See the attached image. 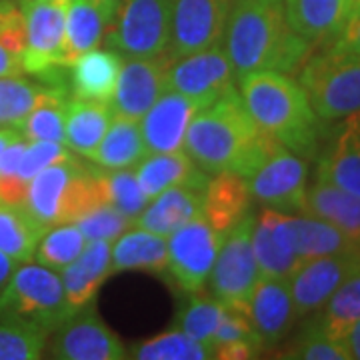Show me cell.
<instances>
[{
	"label": "cell",
	"mask_w": 360,
	"mask_h": 360,
	"mask_svg": "<svg viewBox=\"0 0 360 360\" xmlns=\"http://www.w3.org/2000/svg\"><path fill=\"white\" fill-rule=\"evenodd\" d=\"M68 156H72L70 148L66 144H60V142L26 141L25 153H22L20 162H18V176L22 182L28 184L40 170H44L51 165H56Z\"/></svg>",
	"instance_id": "bcb514c9"
},
{
	"label": "cell",
	"mask_w": 360,
	"mask_h": 360,
	"mask_svg": "<svg viewBox=\"0 0 360 360\" xmlns=\"http://www.w3.org/2000/svg\"><path fill=\"white\" fill-rule=\"evenodd\" d=\"M0 314L37 324L52 335L72 310L56 270L39 262H22L0 292Z\"/></svg>",
	"instance_id": "8992f818"
},
{
	"label": "cell",
	"mask_w": 360,
	"mask_h": 360,
	"mask_svg": "<svg viewBox=\"0 0 360 360\" xmlns=\"http://www.w3.org/2000/svg\"><path fill=\"white\" fill-rule=\"evenodd\" d=\"M167 54L150 58H129L122 63V70L110 98V108L118 116L141 120L148 108L167 90V72L170 66Z\"/></svg>",
	"instance_id": "e0dca14e"
},
{
	"label": "cell",
	"mask_w": 360,
	"mask_h": 360,
	"mask_svg": "<svg viewBox=\"0 0 360 360\" xmlns=\"http://www.w3.org/2000/svg\"><path fill=\"white\" fill-rule=\"evenodd\" d=\"M18 264L14 262L13 258L6 257L2 250H0V292H2V288L6 286V283H8V278L13 276L14 269H16Z\"/></svg>",
	"instance_id": "816d5d0a"
},
{
	"label": "cell",
	"mask_w": 360,
	"mask_h": 360,
	"mask_svg": "<svg viewBox=\"0 0 360 360\" xmlns=\"http://www.w3.org/2000/svg\"><path fill=\"white\" fill-rule=\"evenodd\" d=\"M26 148V139L18 134L0 158V202L25 205L28 184L18 176V162Z\"/></svg>",
	"instance_id": "f6af8a7d"
},
{
	"label": "cell",
	"mask_w": 360,
	"mask_h": 360,
	"mask_svg": "<svg viewBox=\"0 0 360 360\" xmlns=\"http://www.w3.org/2000/svg\"><path fill=\"white\" fill-rule=\"evenodd\" d=\"M86 240H116L122 232L132 226V220L124 217L118 208L106 202L90 208L75 222Z\"/></svg>",
	"instance_id": "ee69618b"
},
{
	"label": "cell",
	"mask_w": 360,
	"mask_h": 360,
	"mask_svg": "<svg viewBox=\"0 0 360 360\" xmlns=\"http://www.w3.org/2000/svg\"><path fill=\"white\" fill-rule=\"evenodd\" d=\"M172 0H122L106 46L127 58L160 56L170 44Z\"/></svg>",
	"instance_id": "52a82bcc"
},
{
	"label": "cell",
	"mask_w": 360,
	"mask_h": 360,
	"mask_svg": "<svg viewBox=\"0 0 360 360\" xmlns=\"http://www.w3.org/2000/svg\"><path fill=\"white\" fill-rule=\"evenodd\" d=\"M110 18L98 0H70L65 26V63L70 66L80 54L96 49L110 28Z\"/></svg>",
	"instance_id": "f1b7e54d"
},
{
	"label": "cell",
	"mask_w": 360,
	"mask_h": 360,
	"mask_svg": "<svg viewBox=\"0 0 360 360\" xmlns=\"http://www.w3.org/2000/svg\"><path fill=\"white\" fill-rule=\"evenodd\" d=\"M146 155H148V148L142 136L141 120L115 115L90 162L103 168H110V170L132 168Z\"/></svg>",
	"instance_id": "4dcf8cb0"
},
{
	"label": "cell",
	"mask_w": 360,
	"mask_h": 360,
	"mask_svg": "<svg viewBox=\"0 0 360 360\" xmlns=\"http://www.w3.org/2000/svg\"><path fill=\"white\" fill-rule=\"evenodd\" d=\"M25 16L22 66L28 75L51 77L65 68V26L70 0H18ZM68 68V66H66Z\"/></svg>",
	"instance_id": "9c48e42d"
},
{
	"label": "cell",
	"mask_w": 360,
	"mask_h": 360,
	"mask_svg": "<svg viewBox=\"0 0 360 360\" xmlns=\"http://www.w3.org/2000/svg\"><path fill=\"white\" fill-rule=\"evenodd\" d=\"M58 86L65 84L32 82L20 75L0 77V127H18Z\"/></svg>",
	"instance_id": "836d02e7"
},
{
	"label": "cell",
	"mask_w": 360,
	"mask_h": 360,
	"mask_svg": "<svg viewBox=\"0 0 360 360\" xmlns=\"http://www.w3.org/2000/svg\"><path fill=\"white\" fill-rule=\"evenodd\" d=\"M319 321L338 340L352 322L360 321V270L336 288L335 295L322 307Z\"/></svg>",
	"instance_id": "60d3db41"
},
{
	"label": "cell",
	"mask_w": 360,
	"mask_h": 360,
	"mask_svg": "<svg viewBox=\"0 0 360 360\" xmlns=\"http://www.w3.org/2000/svg\"><path fill=\"white\" fill-rule=\"evenodd\" d=\"M288 219V212L266 206L260 210L258 217H255L252 248L262 276L290 278L295 270L302 264L292 248Z\"/></svg>",
	"instance_id": "ffe728a7"
},
{
	"label": "cell",
	"mask_w": 360,
	"mask_h": 360,
	"mask_svg": "<svg viewBox=\"0 0 360 360\" xmlns=\"http://www.w3.org/2000/svg\"><path fill=\"white\" fill-rule=\"evenodd\" d=\"M281 356L295 360H350L347 347L330 335L321 321L310 322Z\"/></svg>",
	"instance_id": "b9f144b4"
},
{
	"label": "cell",
	"mask_w": 360,
	"mask_h": 360,
	"mask_svg": "<svg viewBox=\"0 0 360 360\" xmlns=\"http://www.w3.org/2000/svg\"><path fill=\"white\" fill-rule=\"evenodd\" d=\"M236 80L246 110L260 129L304 160L316 158L324 120L298 80L276 70H252Z\"/></svg>",
	"instance_id": "3957f363"
},
{
	"label": "cell",
	"mask_w": 360,
	"mask_h": 360,
	"mask_svg": "<svg viewBox=\"0 0 360 360\" xmlns=\"http://www.w3.org/2000/svg\"><path fill=\"white\" fill-rule=\"evenodd\" d=\"M316 219L326 220L350 240L360 246V196L335 186L330 182L316 180L307 191L304 212Z\"/></svg>",
	"instance_id": "83f0119b"
},
{
	"label": "cell",
	"mask_w": 360,
	"mask_h": 360,
	"mask_svg": "<svg viewBox=\"0 0 360 360\" xmlns=\"http://www.w3.org/2000/svg\"><path fill=\"white\" fill-rule=\"evenodd\" d=\"M98 2L103 4V8L106 11V14H108L110 22H115L116 13H118V6H120V2H122V0H98Z\"/></svg>",
	"instance_id": "db71d44e"
},
{
	"label": "cell",
	"mask_w": 360,
	"mask_h": 360,
	"mask_svg": "<svg viewBox=\"0 0 360 360\" xmlns=\"http://www.w3.org/2000/svg\"><path fill=\"white\" fill-rule=\"evenodd\" d=\"M232 0H172L170 44L165 52L174 63L193 52L224 44Z\"/></svg>",
	"instance_id": "7c38bea8"
},
{
	"label": "cell",
	"mask_w": 360,
	"mask_h": 360,
	"mask_svg": "<svg viewBox=\"0 0 360 360\" xmlns=\"http://www.w3.org/2000/svg\"><path fill=\"white\" fill-rule=\"evenodd\" d=\"M336 122L316 155V180L360 196V110Z\"/></svg>",
	"instance_id": "ac0fdd59"
},
{
	"label": "cell",
	"mask_w": 360,
	"mask_h": 360,
	"mask_svg": "<svg viewBox=\"0 0 360 360\" xmlns=\"http://www.w3.org/2000/svg\"><path fill=\"white\" fill-rule=\"evenodd\" d=\"M246 184L250 198L262 206L288 214H302L309 191V165L302 156L281 144L250 176H246Z\"/></svg>",
	"instance_id": "30bf717a"
},
{
	"label": "cell",
	"mask_w": 360,
	"mask_h": 360,
	"mask_svg": "<svg viewBox=\"0 0 360 360\" xmlns=\"http://www.w3.org/2000/svg\"><path fill=\"white\" fill-rule=\"evenodd\" d=\"M167 240L170 278L182 292H200L219 257L224 234L214 231L205 217H196L176 229Z\"/></svg>",
	"instance_id": "8fae6325"
},
{
	"label": "cell",
	"mask_w": 360,
	"mask_h": 360,
	"mask_svg": "<svg viewBox=\"0 0 360 360\" xmlns=\"http://www.w3.org/2000/svg\"><path fill=\"white\" fill-rule=\"evenodd\" d=\"M202 198H205V186L168 188L155 196L132 224L168 238L188 220L202 217Z\"/></svg>",
	"instance_id": "603a6c76"
},
{
	"label": "cell",
	"mask_w": 360,
	"mask_h": 360,
	"mask_svg": "<svg viewBox=\"0 0 360 360\" xmlns=\"http://www.w3.org/2000/svg\"><path fill=\"white\" fill-rule=\"evenodd\" d=\"M290 28L312 49L328 46L347 25L354 0H283Z\"/></svg>",
	"instance_id": "44dd1931"
},
{
	"label": "cell",
	"mask_w": 360,
	"mask_h": 360,
	"mask_svg": "<svg viewBox=\"0 0 360 360\" xmlns=\"http://www.w3.org/2000/svg\"><path fill=\"white\" fill-rule=\"evenodd\" d=\"M312 108L324 122H336L360 110V54L321 46L298 70Z\"/></svg>",
	"instance_id": "5b68a950"
},
{
	"label": "cell",
	"mask_w": 360,
	"mask_h": 360,
	"mask_svg": "<svg viewBox=\"0 0 360 360\" xmlns=\"http://www.w3.org/2000/svg\"><path fill=\"white\" fill-rule=\"evenodd\" d=\"M260 350L262 347L257 342H232V345L217 347L212 352H214V359L220 360H246L257 359Z\"/></svg>",
	"instance_id": "681fc988"
},
{
	"label": "cell",
	"mask_w": 360,
	"mask_h": 360,
	"mask_svg": "<svg viewBox=\"0 0 360 360\" xmlns=\"http://www.w3.org/2000/svg\"><path fill=\"white\" fill-rule=\"evenodd\" d=\"M236 72L224 44L193 52L170 63L167 90H176L193 98L217 101L222 92L234 86Z\"/></svg>",
	"instance_id": "9a60e30c"
},
{
	"label": "cell",
	"mask_w": 360,
	"mask_h": 360,
	"mask_svg": "<svg viewBox=\"0 0 360 360\" xmlns=\"http://www.w3.org/2000/svg\"><path fill=\"white\" fill-rule=\"evenodd\" d=\"M68 90L65 86L52 92L51 98L39 104L25 120L16 127L26 141H51L65 144V122Z\"/></svg>",
	"instance_id": "74e56055"
},
{
	"label": "cell",
	"mask_w": 360,
	"mask_h": 360,
	"mask_svg": "<svg viewBox=\"0 0 360 360\" xmlns=\"http://www.w3.org/2000/svg\"><path fill=\"white\" fill-rule=\"evenodd\" d=\"M112 116L115 112L108 103L70 98L66 104L65 144L75 155L90 160L110 127Z\"/></svg>",
	"instance_id": "4316f807"
},
{
	"label": "cell",
	"mask_w": 360,
	"mask_h": 360,
	"mask_svg": "<svg viewBox=\"0 0 360 360\" xmlns=\"http://www.w3.org/2000/svg\"><path fill=\"white\" fill-rule=\"evenodd\" d=\"M328 46H335L340 51L359 52L360 54V0H354V6L350 11L347 25L342 26L340 34Z\"/></svg>",
	"instance_id": "c3c4849f"
},
{
	"label": "cell",
	"mask_w": 360,
	"mask_h": 360,
	"mask_svg": "<svg viewBox=\"0 0 360 360\" xmlns=\"http://www.w3.org/2000/svg\"><path fill=\"white\" fill-rule=\"evenodd\" d=\"M124 56L112 49H92L80 54L70 68V89L75 98L110 103L122 70Z\"/></svg>",
	"instance_id": "cb8c5ba5"
},
{
	"label": "cell",
	"mask_w": 360,
	"mask_h": 360,
	"mask_svg": "<svg viewBox=\"0 0 360 360\" xmlns=\"http://www.w3.org/2000/svg\"><path fill=\"white\" fill-rule=\"evenodd\" d=\"M290 238L292 248L300 262L310 258L328 257L359 248L354 240H350L342 231H338L326 220L310 217V214H290Z\"/></svg>",
	"instance_id": "1f68e13d"
},
{
	"label": "cell",
	"mask_w": 360,
	"mask_h": 360,
	"mask_svg": "<svg viewBox=\"0 0 360 360\" xmlns=\"http://www.w3.org/2000/svg\"><path fill=\"white\" fill-rule=\"evenodd\" d=\"M51 356L58 360H122L129 350L98 316L94 302L70 314L52 333Z\"/></svg>",
	"instance_id": "4fadbf2b"
},
{
	"label": "cell",
	"mask_w": 360,
	"mask_h": 360,
	"mask_svg": "<svg viewBox=\"0 0 360 360\" xmlns=\"http://www.w3.org/2000/svg\"><path fill=\"white\" fill-rule=\"evenodd\" d=\"M144 194L155 196L174 186H206V172L194 162L186 150L146 155L134 170Z\"/></svg>",
	"instance_id": "d4e9b609"
},
{
	"label": "cell",
	"mask_w": 360,
	"mask_h": 360,
	"mask_svg": "<svg viewBox=\"0 0 360 360\" xmlns=\"http://www.w3.org/2000/svg\"><path fill=\"white\" fill-rule=\"evenodd\" d=\"M51 333L37 324L0 314V360L42 359Z\"/></svg>",
	"instance_id": "e575fe53"
},
{
	"label": "cell",
	"mask_w": 360,
	"mask_h": 360,
	"mask_svg": "<svg viewBox=\"0 0 360 360\" xmlns=\"http://www.w3.org/2000/svg\"><path fill=\"white\" fill-rule=\"evenodd\" d=\"M340 342L347 347L350 360H360V321L352 322L347 330L340 335Z\"/></svg>",
	"instance_id": "f907efd6"
},
{
	"label": "cell",
	"mask_w": 360,
	"mask_h": 360,
	"mask_svg": "<svg viewBox=\"0 0 360 360\" xmlns=\"http://www.w3.org/2000/svg\"><path fill=\"white\" fill-rule=\"evenodd\" d=\"M84 245L86 238L75 222L54 224L42 234L34 258L42 266L58 272L80 255Z\"/></svg>",
	"instance_id": "f35d334b"
},
{
	"label": "cell",
	"mask_w": 360,
	"mask_h": 360,
	"mask_svg": "<svg viewBox=\"0 0 360 360\" xmlns=\"http://www.w3.org/2000/svg\"><path fill=\"white\" fill-rule=\"evenodd\" d=\"M103 170L106 188H108V202L134 222V219L150 202V198L142 191L134 170H129V168H115V170L103 168Z\"/></svg>",
	"instance_id": "7bdbcfd3"
},
{
	"label": "cell",
	"mask_w": 360,
	"mask_h": 360,
	"mask_svg": "<svg viewBox=\"0 0 360 360\" xmlns=\"http://www.w3.org/2000/svg\"><path fill=\"white\" fill-rule=\"evenodd\" d=\"M108 202L103 168H92L68 156L40 170L28 182L25 206L44 229L77 222L90 208Z\"/></svg>",
	"instance_id": "277c9868"
},
{
	"label": "cell",
	"mask_w": 360,
	"mask_h": 360,
	"mask_svg": "<svg viewBox=\"0 0 360 360\" xmlns=\"http://www.w3.org/2000/svg\"><path fill=\"white\" fill-rule=\"evenodd\" d=\"M246 314L258 340L262 342V348L276 347L284 340L296 321L295 300L288 278L260 276L248 300Z\"/></svg>",
	"instance_id": "d6986e66"
},
{
	"label": "cell",
	"mask_w": 360,
	"mask_h": 360,
	"mask_svg": "<svg viewBox=\"0 0 360 360\" xmlns=\"http://www.w3.org/2000/svg\"><path fill=\"white\" fill-rule=\"evenodd\" d=\"M25 16L18 0H0V77L25 72Z\"/></svg>",
	"instance_id": "8d00e7d4"
},
{
	"label": "cell",
	"mask_w": 360,
	"mask_h": 360,
	"mask_svg": "<svg viewBox=\"0 0 360 360\" xmlns=\"http://www.w3.org/2000/svg\"><path fill=\"white\" fill-rule=\"evenodd\" d=\"M224 46L236 78L252 70L298 75L314 51L290 28L283 0H232Z\"/></svg>",
	"instance_id": "7a4b0ae2"
},
{
	"label": "cell",
	"mask_w": 360,
	"mask_h": 360,
	"mask_svg": "<svg viewBox=\"0 0 360 360\" xmlns=\"http://www.w3.org/2000/svg\"><path fill=\"white\" fill-rule=\"evenodd\" d=\"M110 240H86L72 262L58 270L60 281L65 286V296L72 314L94 302V296L110 272Z\"/></svg>",
	"instance_id": "7402d4cb"
},
{
	"label": "cell",
	"mask_w": 360,
	"mask_h": 360,
	"mask_svg": "<svg viewBox=\"0 0 360 360\" xmlns=\"http://www.w3.org/2000/svg\"><path fill=\"white\" fill-rule=\"evenodd\" d=\"M208 104L210 101L205 98H193L176 90H165L141 118V130L148 155L184 150V139L193 116Z\"/></svg>",
	"instance_id": "2e32d148"
},
{
	"label": "cell",
	"mask_w": 360,
	"mask_h": 360,
	"mask_svg": "<svg viewBox=\"0 0 360 360\" xmlns=\"http://www.w3.org/2000/svg\"><path fill=\"white\" fill-rule=\"evenodd\" d=\"M232 342H257L262 347L245 310L226 307L212 338V350L217 347L232 345Z\"/></svg>",
	"instance_id": "7dc6e473"
},
{
	"label": "cell",
	"mask_w": 360,
	"mask_h": 360,
	"mask_svg": "<svg viewBox=\"0 0 360 360\" xmlns=\"http://www.w3.org/2000/svg\"><path fill=\"white\" fill-rule=\"evenodd\" d=\"M252 229L255 214L248 210L231 231L224 234V240L210 270L212 292L224 307L245 310L260 281L255 248H252Z\"/></svg>",
	"instance_id": "ba28073f"
},
{
	"label": "cell",
	"mask_w": 360,
	"mask_h": 360,
	"mask_svg": "<svg viewBox=\"0 0 360 360\" xmlns=\"http://www.w3.org/2000/svg\"><path fill=\"white\" fill-rule=\"evenodd\" d=\"M250 193L245 176L222 170L206 180L202 217L220 234H226L250 208Z\"/></svg>",
	"instance_id": "484cf974"
},
{
	"label": "cell",
	"mask_w": 360,
	"mask_h": 360,
	"mask_svg": "<svg viewBox=\"0 0 360 360\" xmlns=\"http://www.w3.org/2000/svg\"><path fill=\"white\" fill-rule=\"evenodd\" d=\"M168 240L144 229L122 232L110 248V272L124 270H167Z\"/></svg>",
	"instance_id": "f546056e"
},
{
	"label": "cell",
	"mask_w": 360,
	"mask_h": 360,
	"mask_svg": "<svg viewBox=\"0 0 360 360\" xmlns=\"http://www.w3.org/2000/svg\"><path fill=\"white\" fill-rule=\"evenodd\" d=\"M276 146L281 144L255 122L234 86L193 116L184 139L186 155L205 172L232 170L245 179Z\"/></svg>",
	"instance_id": "6da1fadb"
},
{
	"label": "cell",
	"mask_w": 360,
	"mask_h": 360,
	"mask_svg": "<svg viewBox=\"0 0 360 360\" xmlns=\"http://www.w3.org/2000/svg\"><path fill=\"white\" fill-rule=\"evenodd\" d=\"M44 232L46 229L26 210L25 205L0 202V250L16 264L34 258Z\"/></svg>",
	"instance_id": "d6a6232c"
},
{
	"label": "cell",
	"mask_w": 360,
	"mask_h": 360,
	"mask_svg": "<svg viewBox=\"0 0 360 360\" xmlns=\"http://www.w3.org/2000/svg\"><path fill=\"white\" fill-rule=\"evenodd\" d=\"M360 270V246L347 252L304 260L288 278L296 319L319 312L340 284Z\"/></svg>",
	"instance_id": "5bb4252c"
},
{
	"label": "cell",
	"mask_w": 360,
	"mask_h": 360,
	"mask_svg": "<svg viewBox=\"0 0 360 360\" xmlns=\"http://www.w3.org/2000/svg\"><path fill=\"white\" fill-rule=\"evenodd\" d=\"M224 304L220 302L217 296H205L194 292L188 304L180 310L176 316V328L184 330L194 340L202 342L206 347L212 348V338L217 333L220 319L224 314Z\"/></svg>",
	"instance_id": "ab89813d"
},
{
	"label": "cell",
	"mask_w": 360,
	"mask_h": 360,
	"mask_svg": "<svg viewBox=\"0 0 360 360\" xmlns=\"http://www.w3.org/2000/svg\"><path fill=\"white\" fill-rule=\"evenodd\" d=\"M129 356L136 360H208L214 359V352L174 326L168 333L132 347Z\"/></svg>",
	"instance_id": "d590c367"
},
{
	"label": "cell",
	"mask_w": 360,
	"mask_h": 360,
	"mask_svg": "<svg viewBox=\"0 0 360 360\" xmlns=\"http://www.w3.org/2000/svg\"><path fill=\"white\" fill-rule=\"evenodd\" d=\"M18 134H20V130L16 129V127H0V158L4 155L6 146H8Z\"/></svg>",
	"instance_id": "f5cc1de1"
}]
</instances>
